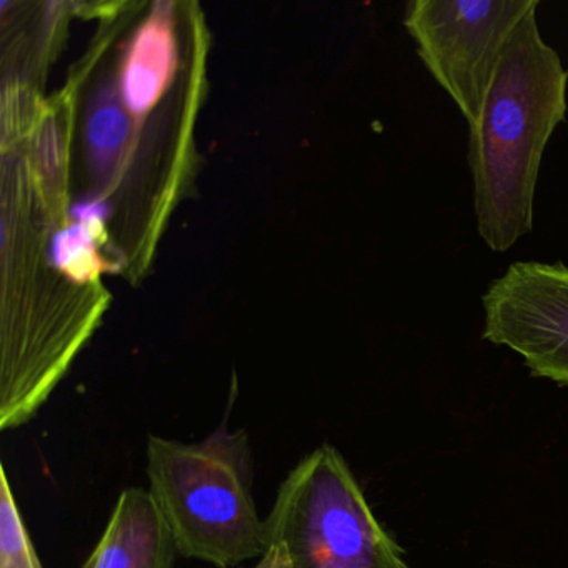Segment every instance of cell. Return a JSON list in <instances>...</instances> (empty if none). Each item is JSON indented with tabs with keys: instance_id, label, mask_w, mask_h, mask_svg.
Segmentation results:
<instances>
[{
	"instance_id": "obj_1",
	"label": "cell",
	"mask_w": 568,
	"mask_h": 568,
	"mask_svg": "<svg viewBox=\"0 0 568 568\" xmlns=\"http://www.w3.org/2000/svg\"><path fill=\"white\" fill-rule=\"evenodd\" d=\"M538 8L508 39L480 115L468 124L475 224L495 254H505L534 231L541 161L567 121L568 69L541 38Z\"/></svg>"
},
{
	"instance_id": "obj_4",
	"label": "cell",
	"mask_w": 568,
	"mask_h": 568,
	"mask_svg": "<svg viewBox=\"0 0 568 568\" xmlns=\"http://www.w3.org/2000/svg\"><path fill=\"white\" fill-rule=\"evenodd\" d=\"M537 0H414L404 26L428 74L477 121L508 39Z\"/></svg>"
},
{
	"instance_id": "obj_6",
	"label": "cell",
	"mask_w": 568,
	"mask_h": 568,
	"mask_svg": "<svg viewBox=\"0 0 568 568\" xmlns=\"http://www.w3.org/2000/svg\"><path fill=\"white\" fill-rule=\"evenodd\" d=\"M178 544L151 491L125 488L111 520L81 568H174Z\"/></svg>"
},
{
	"instance_id": "obj_12",
	"label": "cell",
	"mask_w": 568,
	"mask_h": 568,
	"mask_svg": "<svg viewBox=\"0 0 568 568\" xmlns=\"http://www.w3.org/2000/svg\"><path fill=\"white\" fill-rule=\"evenodd\" d=\"M109 207L104 201L98 199H89L81 201L72 207V217L78 224L91 225V227L102 229L104 222L108 221Z\"/></svg>"
},
{
	"instance_id": "obj_11",
	"label": "cell",
	"mask_w": 568,
	"mask_h": 568,
	"mask_svg": "<svg viewBox=\"0 0 568 568\" xmlns=\"http://www.w3.org/2000/svg\"><path fill=\"white\" fill-rule=\"evenodd\" d=\"M39 162L48 174L54 175L61 165V135L55 124H45L39 132Z\"/></svg>"
},
{
	"instance_id": "obj_8",
	"label": "cell",
	"mask_w": 568,
	"mask_h": 568,
	"mask_svg": "<svg viewBox=\"0 0 568 568\" xmlns=\"http://www.w3.org/2000/svg\"><path fill=\"white\" fill-rule=\"evenodd\" d=\"M131 132L128 109L111 85L94 95L89 108L85 139L89 158L98 174H108L121 161Z\"/></svg>"
},
{
	"instance_id": "obj_2",
	"label": "cell",
	"mask_w": 568,
	"mask_h": 568,
	"mask_svg": "<svg viewBox=\"0 0 568 568\" xmlns=\"http://www.w3.org/2000/svg\"><path fill=\"white\" fill-rule=\"evenodd\" d=\"M148 475L149 491L182 557L234 568L267 550L245 432L224 424L194 444L151 435Z\"/></svg>"
},
{
	"instance_id": "obj_13",
	"label": "cell",
	"mask_w": 568,
	"mask_h": 568,
	"mask_svg": "<svg viewBox=\"0 0 568 568\" xmlns=\"http://www.w3.org/2000/svg\"><path fill=\"white\" fill-rule=\"evenodd\" d=\"M254 568H294V564L284 544H272Z\"/></svg>"
},
{
	"instance_id": "obj_9",
	"label": "cell",
	"mask_w": 568,
	"mask_h": 568,
	"mask_svg": "<svg viewBox=\"0 0 568 568\" xmlns=\"http://www.w3.org/2000/svg\"><path fill=\"white\" fill-rule=\"evenodd\" d=\"M101 229L91 225L78 224L58 232L52 239V264L71 281H94L102 271V261L99 257L98 239Z\"/></svg>"
},
{
	"instance_id": "obj_10",
	"label": "cell",
	"mask_w": 568,
	"mask_h": 568,
	"mask_svg": "<svg viewBox=\"0 0 568 568\" xmlns=\"http://www.w3.org/2000/svg\"><path fill=\"white\" fill-rule=\"evenodd\" d=\"M0 477V568H44L32 545L4 467Z\"/></svg>"
},
{
	"instance_id": "obj_3",
	"label": "cell",
	"mask_w": 568,
	"mask_h": 568,
	"mask_svg": "<svg viewBox=\"0 0 568 568\" xmlns=\"http://www.w3.org/2000/svg\"><path fill=\"white\" fill-rule=\"evenodd\" d=\"M265 531L267 547L284 544L294 568H410L344 455L328 444L288 471Z\"/></svg>"
},
{
	"instance_id": "obj_5",
	"label": "cell",
	"mask_w": 568,
	"mask_h": 568,
	"mask_svg": "<svg viewBox=\"0 0 568 568\" xmlns=\"http://www.w3.org/2000/svg\"><path fill=\"white\" fill-rule=\"evenodd\" d=\"M481 338L520 355L534 377L568 387V265L520 261L481 295Z\"/></svg>"
},
{
	"instance_id": "obj_7",
	"label": "cell",
	"mask_w": 568,
	"mask_h": 568,
	"mask_svg": "<svg viewBox=\"0 0 568 568\" xmlns=\"http://www.w3.org/2000/svg\"><path fill=\"white\" fill-rule=\"evenodd\" d=\"M175 68L178 41L171 4H158L135 32L122 62L119 95L129 114L142 118L151 112L168 91Z\"/></svg>"
}]
</instances>
